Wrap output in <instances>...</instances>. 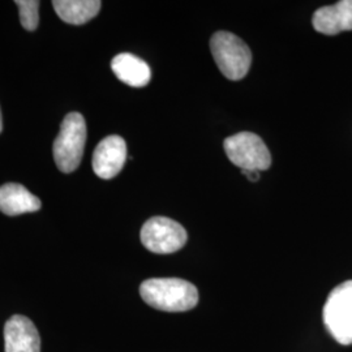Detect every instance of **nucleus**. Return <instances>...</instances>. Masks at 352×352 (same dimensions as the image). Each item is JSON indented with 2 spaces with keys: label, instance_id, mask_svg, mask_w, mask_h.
Instances as JSON below:
<instances>
[{
  "label": "nucleus",
  "instance_id": "obj_1",
  "mask_svg": "<svg viewBox=\"0 0 352 352\" xmlns=\"http://www.w3.org/2000/svg\"><path fill=\"white\" fill-rule=\"evenodd\" d=\"M140 295L151 308L164 312H186L199 302L195 285L180 278H151L141 283Z\"/></svg>",
  "mask_w": 352,
  "mask_h": 352
},
{
  "label": "nucleus",
  "instance_id": "obj_2",
  "mask_svg": "<svg viewBox=\"0 0 352 352\" xmlns=\"http://www.w3.org/2000/svg\"><path fill=\"white\" fill-rule=\"evenodd\" d=\"M87 142V123L80 113H68L55 139L52 151L58 168L64 173H74L81 164Z\"/></svg>",
  "mask_w": 352,
  "mask_h": 352
},
{
  "label": "nucleus",
  "instance_id": "obj_3",
  "mask_svg": "<svg viewBox=\"0 0 352 352\" xmlns=\"http://www.w3.org/2000/svg\"><path fill=\"white\" fill-rule=\"evenodd\" d=\"M210 50L219 71L228 80L238 81L248 74L252 52L241 38L228 32H218L210 39Z\"/></svg>",
  "mask_w": 352,
  "mask_h": 352
},
{
  "label": "nucleus",
  "instance_id": "obj_4",
  "mask_svg": "<svg viewBox=\"0 0 352 352\" xmlns=\"http://www.w3.org/2000/svg\"><path fill=\"white\" fill-rule=\"evenodd\" d=\"M324 324L340 344H352V280L333 289L324 305Z\"/></svg>",
  "mask_w": 352,
  "mask_h": 352
},
{
  "label": "nucleus",
  "instance_id": "obj_5",
  "mask_svg": "<svg viewBox=\"0 0 352 352\" xmlns=\"http://www.w3.org/2000/svg\"><path fill=\"white\" fill-rule=\"evenodd\" d=\"M228 160L241 170L265 171L272 164V155L264 141L252 133L240 132L223 142Z\"/></svg>",
  "mask_w": 352,
  "mask_h": 352
},
{
  "label": "nucleus",
  "instance_id": "obj_6",
  "mask_svg": "<svg viewBox=\"0 0 352 352\" xmlns=\"http://www.w3.org/2000/svg\"><path fill=\"white\" fill-rule=\"evenodd\" d=\"M187 239L186 228L166 217H153L141 228V243L157 254L177 252L186 245Z\"/></svg>",
  "mask_w": 352,
  "mask_h": 352
},
{
  "label": "nucleus",
  "instance_id": "obj_7",
  "mask_svg": "<svg viewBox=\"0 0 352 352\" xmlns=\"http://www.w3.org/2000/svg\"><path fill=\"white\" fill-rule=\"evenodd\" d=\"M126 161V144L120 136H109L102 140L93 154V170L101 179H113L124 167Z\"/></svg>",
  "mask_w": 352,
  "mask_h": 352
},
{
  "label": "nucleus",
  "instance_id": "obj_8",
  "mask_svg": "<svg viewBox=\"0 0 352 352\" xmlns=\"http://www.w3.org/2000/svg\"><path fill=\"white\" fill-rule=\"evenodd\" d=\"M6 352H41L37 327L25 316H12L4 327Z\"/></svg>",
  "mask_w": 352,
  "mask_h": 352
},
{
  "label": "nucleus",
  "instance_id": "obj_9",
  "mask_svg": "<svg viewBox=\"0 0 352 352\" xmlns=\"http://www.w3.org/2000/svg\"><path fill=\"white\" fill-rule=\"evenodd\" d=\"M316 32L336 36L352 30V0H342L316 11L312 19Z\"/></svg>",
  "mask_w": 352,
  "mask_h": 352
},
{
  "label": "nucleus",
  "instance_id": "obj_10",
  "mask_svg": "<svg viewBox=\"0 0 352 352\" xmlns=\"http://www.w3.org/2000/svg\"><path fill=\"white\" fill-rule=\"evenodd\" d=\"M42 208V202L28 189L17 183H7L0 187V212L10 217L34 213Z\"/></svg>",
  "mask_w": 352,
  "mask_h": 352
},
{
  "label": "nucleus",
  "instance_id": "obj_11",
  "mask_svg": "<svg viewBox=\"0 0 352 352\" xmlns=\"http://www.w3.org/2000/svg\"><path fill=\"white\" fill-rule=\"evenodd\" d=\"M115 76L132 88H144L151 82V72L149 65L142 59L132 54H119L111 62Z\"/></svg>",
  "mask_w": 352,
  "mask_h": 352
},
{
  "label": "nucleus",
  "instance_id": "obj_12",
  "mask_svg": "<svg viewBox=\"0 0 352 352\" xmlns=\"http://www.w3.org/2000/svg\"><path fill=\"white\" fill-rule=\"evenodd\" d=\"M52 6L64 23L82 25L98 14L102 3L100 0H54Z\"/></svg>",
  "mask_w": 352,
  "mask_h": 352
},
{
  "label": "nucleus",
  "instance_id": "obj_13",
  "mask_svg": "<svg viewBox=\"0 0 352 352\" xmlns=\"http://www.w3.org/2000/svg\"><path fill=\"white\" fill-rule=\"evenodd\" d=\"M14 3L19 7L21 25L24 26L29 32L36 30L38 23H39V14H38L39 1L38 0H17Z\"/></svg>",
  "mask_w": 352,
  "mask_h": 352
},
{
  "label": "nucleus",
  "instance_id": "obj_14",
  "mask_svg": "<svg viewBox=\"0 0 352 352\" xmlns=\"http://www.w3.org/2000/svg\"><path fill=\"white\" fill-rule=\"evenodd\" d=\"M241 173L252 183H257L261 176V171H256V170H241Z\"/></svg>",
  "mask_w": 352,
  "mask_h": 352
},
{
  "label": "nucleus",
  "instance_id": "obj_15",
  "mask_svg": "<svg viewBox=\"0 0 352 352\" xmlns=\"http://www.w3.org/2000/svg\"><path fill=\"white\" fill-rule=\"evenodd\" d=\"M3 131V120H1V111H0V133Z\"/></svg>",
  "mask_w": 352,
  "mask_h": 352
}]
</instances>
